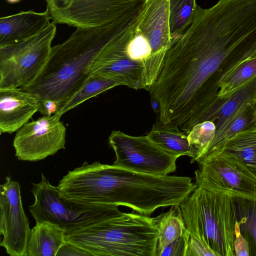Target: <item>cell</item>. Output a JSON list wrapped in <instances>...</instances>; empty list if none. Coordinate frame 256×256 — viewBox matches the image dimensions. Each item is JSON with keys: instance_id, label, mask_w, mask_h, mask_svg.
<instances>
[{"instance_id": "obj_8", "label": "cell", "mask_w": 256, "mask_h": 256, "mask_svg": "<svg viewBox=\"0 0 256 256\" xmlns=\"http://www.w3.org/2000/svg\"><path fill=\"white\" fill-rule=\"evenodd\" d=\"M198 163L196 186L234 199L256 202V174L234 153L222 150Z\"/></svg>"}, {"instance_id": "obj_25", "label": "cell", "mask_w": 256, "mask_h": 256, "mask_svg": "<svg viewBox=\"0 0 256 256\" xmlns=\"http://www.w3.org/2000/svg\"><path fill=\"white\" fill-rule=\"evenodd\" d=\"M234 200L240 232L248 242L250 256H256V202Z\"/></svg>"}, {"instance_id": "obj_10", "label": "cell", "mask_w": 256, "mask_h": 256, "mask_svg": "<svg viewBox=\"0 0 256 256\" xmlns=\"http://www.w3.org/2000/svg\"><path fill=\"white\" fill-rule=\"evenodd\" d=\"M54 24L78 28L104 26L143 8L146 0H45Z\"/></svg>"}, {"instance_id": "obj_30", "label": "cell", "mask_w": 256, "mask_h": 256, "mask_svg": "<svg viewBox=\"0 0 256 256\" xmlns=\"http://www.w3.org/2000/svg\"><path fill=\"white\" fill-rule=\"evenodd\" d=\"M234 234V247L235 255L236 256H250L248 242L242 234L237 220L235 224Z\"/></svg>"}, {"instance_id": "obj_35", "label": "cell", "mask_w": 256, "mask_h": 256, "mask_svg": "<svg viewBox=\"0 0 256 256\" xmlns=\"http://www.w3.org/2000/svg\"></svg>"}, {"instance_id": "obj_18", "label": "cell", "mask_w": 256, "mask_h": 256, "mask_svg": "<svg viewBox=\"0 0 256 256\" xmlns=\"http://www.w3.org/2000/svg\"><path fill=\"white\" fill-rule=\"evenodd\" d=\"M147 136L170 154L177 158L187 156L196 162V152L190 144L188 134L176 124L158 120L153 124Z\"/></svg>"}, {"instance_id": "obj_22", "label": "cell", "mask_w": 256, "mask_h": 256, "mask_svg": "<svg viewBox=\"0 0 256 256\" xmlns=\"http://www.w3.org/2000/svg\"><path fill=\"white\" fill-rule=\"evenodd\" d=\"M120 86H122V84L118 80L90 74L81 89L62 106L58 113L55 114L61 117L66 112L77 106L87 100Z\"/></svg>"}, {"instance_id": "obj_34", "label": "cell", "mask_w": 256, "mask_h": 256, "mask_svg": "<svg viewBox=\"0 0 256 256\" xmlns=\"http://www.w3.org/2000/svg\"><path fill=\"white\" fill-rule=\"evenodd\" d=\"M10 4H16L20 2L21 0H6Z\"/></svg>"}, {"instance_id": "obj_17", "label": "cell", "mask_w": 256, "mask_h": 256, "mask_svg": "<svg viewBox=\"0 0 256 256\" xmlns=\"http://www.w3.org/2000/svg\"><path fill=\"white\" fill-rule=\"evenodd\" d=\"M215 124L214 136L198 162L221 151L225 144L236 133L256 126V106H242Z\"/></svg>"}, {"instance_id": "obj_29", "label": "cell", "mask_w": 256, "mask_h": 256, "mask_svg": "<svg viewBox=\"0 0 256 256\" xmlns=\"http://www.w3.org/2000/svg\"><path fill=\"white\" fill-rule=\"evenodd\" d=\"M187 240V231L173 240L160 253L158 256H184Z\"/></svg>"}, {"instance_id": "obj_6", "label": "cell", "mask_w": 256, "mask_h": 256, "mask_svg": "<svg viewBox=\"0 0 256 256\" xmlns=\"http://www.w3.org/2000/svg\"><path fill=\"white\" fill-rule=\"evenodd\" d=\"M32 186L34 202L29 210L36 222L56 224L66 234L124 214L117 205L88 204L66 198L43 174L41 181Z\"/></svg>"}, {"instance_id": "obj_14", "label": "cell", "mask_w": 256, "mask_h": 256, "mask_svg": "<svg viewBox=\"0 0 256 256\" xmlns=\"http://www.w3.org/2000/svg\"><path fill=\"white\" fill-rule=\"evenodd\" d=\"M134 28L114 39L102 50L91 66L90 74L113 78L122 86L141 89L143 68L130 58L127 50Z\"/></svg>"}, {"instance_id": "obj_16", "label": "cell", "mask_w": 256, "mask_h": 256, "mask_svg": "<svg viewBox=\"0 0 256 256\" xmlns=\"http://www.w3.org/2000/svg\"><path fill=\"white\" fill-rule=\"evenodd\" d=\"M46 10L44 12L22 11L0 18V46L16 44L39 34L50 23Z\"/></svg>"}, {"instance_id": "obj_13", "label": "cell", "mask_w": 256, "mask_h": 256, "mask_svg": "<svg viewBox=\"0 0 256 256\" xmlns=\"http://www.w3.org/2000/svg\"><path fill=\"white\" fill-rule=\"evenodd\" d=\"M30 230L22 204L20 186L7 176L0 186V246L10 256H27Z\"/></svg>"}, {"instance_id": "obj_24", "label": "cell", "mask_w": 256, "mask_h": 256, "mask_svg": "<svg viewBox=\"0 0 256 256\" xmlns=\"http://www.w3.org/2000/svg\"><path fill=\"white\" fill-rule=\"evenodd\" d=\"M197 6L196 0H169V26L174 43L192 22Z\"/></svg>"}, {"instance_id": "obj_9", "label": "cell", "mask_w": 256, "mask_h": 256, "mask_svg": "<svg viewBox=\"0 0 256 256\" xmlns=\"http://www.w3.org/2000/svg\"><path fill=\"white\" fill-rule=\"evenodd\" d=\"M148 52L141 89L148 91L162 69L166 52L174 44L169 26V0H146L134 28Z\"/></svg>"}, {"instance_id": "obj_5", "label": "cell", "mask_w": 256, "mask_h": 256, "mask_svg": "<svg viewBox=\"0 0 256 256\" xmlns=\"http://www.w3.org/2000/svg\"><path fill=\"white\" fill-rule=\"evenodd\" d=\"M180 207L186 230L204 243L212 256H236L234 198L196 186Z\"/></svg>"}, {"instance_id": "obj_1", "label": "cell", "mask_w": 256, "mask_h": 256, "mask_svg": "<svg viewBox=\"0 0 256 256\" xmlns=\"http://www.w3.org/2000/svg\"><path fill=\"white\" fill-rule=\"evenodd\" d=\"M250 42L237 22L198 6L191 24L166 52L149 90L150 100L160 104L159 120L188 133L204 112L210 79Z\"/></svg>"}, {"instance_id": "obj_23", "label": "cell", "mask_w": 256, "mask_h": 256, "mask_svg": "<svg viewBox=\"0 0 256 256\" xmlns=\"http://www.w3.org/2000/svg\"><path fill=\"white\" fill-rule=\"evenodd\" d=\"M222 150L236 155L256 174V126L235 134L225 144Z\"/></svg>"}, {"instance_id": "obj_28", "label": "cell", "mask_w": 256, "mask_h": 256, "mask_svg": "<svg viewBox=\"0 0 256 256\" xmlns=\"http://www.w3.org/2000/svg\"><path fill=\"white\" fill-rule=\"evenodd\" d=\"M212 256L208 248L198 238L187 231V240L184 256Z\"/></svg>"}, {"instance_id": "obj_11", "label": "cell", "mask_w": 256, "mask_h": 256, "mask_svg": "<svg viewBox=\"0 0 256 256\" xmlns=\"http://www.w3.org/2000/svg\"><path fill=\"white\" fill-rule=\"evenodd\" d=\"M116 154L113 164L132 171L168 175L176 168L177 158L163 150L148 136H132L113 130L108 138Z\"/></svg>"}, {"instance_id": "obj_4", "label": "cell", "mask_w": 256, "mask_h": 256, "mask_svg": "<svg viewBox=\"0 0 256 256\" xmlns=\"http://www.w3.org/2000/svg\"><path fill=\"white\" fill-rule=\"evenodd\" d=\"M66 240L91 256H156L153 218L125 213L66 234Z\"/></svg>"}, {"instance_id": "obj_27", "label": "cell", "mask_w": 256, "mask_h": 256, "mask_svg": "<svg viewBox=\"0 0 256 256\" xmlns=\"http://www.w3.org/2000/svg\"><path fill=\"white\" fill-rule=\"evenodd\" d=\"M256 74V57L245 62L228 78L220 88L217 94L216 102L231 94L244 83Z\"/></svg>"}, {"instance_id": "obj_19", "label": "cell", "mask_w": 256, "mask_h": 256, "mask_svg": "<svg viewBox=\"0 0 256 256\" xmlns=\"http://www.w3.org/2000/svg\"><path fill=\"white\" fill-rule=\"evenodd\" d=\"M66 242V231L60 226L49 222H36L30 234L27 256H56Z\"/></svg>"}, {"instance_id": "obj_31", "label": "cell", "mask_w": 256, "mask_h": 256, "mask_svg": "<svg viewBox=\"0 0 256 256\" xmlns=\"http://www.w3.org/2000/svg\"><path fill=\"white\" fill-rule=\"evenodd\" d=\"M38 110L44 116H52L59 112L60 106L56 101L50 98L38 100Z\"/></svg>"}, {"instance_id": "obj_21", "label": "cell", "mask_w": 256, "mask_h": 256, "mask_svg": "<svg viewBox=\"0 0 256 256\" xmlns=\"http://www.w3.org/2000/svg\"><path fill=\"white\" fill-rule=\"evenodd\" d=\"M158 230L156 256L169 244L182 236L186 230L180 205L172 206L166 212L153 218Z\"/></svg>"}, {"instance_id": "obj_15", "label": "cell", "mask_w": 256, "mask_h": 256, "mask_svg": "<svg viewBox=\"0 0 256 256\" xmlns=\"http://www.w3.org/2000/svg\"><path fill=\"white\" fill-rule=\"evenodd\" d=\"M38 110L32 94L20 88H0V134L17 132Z\"/></svg>"}, {"instance_id": "obj_20", "label": "cell", "mask_w": 256, "mask_h": 256, "mask_svg": "<svg viewBox=\"0 0 256 256\" xmlns=\"http://www.w3.org/2000/svg\"><path fill=\"white\" fill-rule=\"evenodd\" d=\"M247 105H256V74L244 83L231 94L217 100L204 120H210L216 123L238 108Z\"/></svg>"}, {"instance_id": "obj_2", "label": "cell", "mask_w": 256, "mask_h": 256, "mask_svg": "<svg viewBox=\"0 0 256 256\" xmlns=\"http://www.w3.org/2000/svg\"><path fill=\"white\" fill-rule=\"evenodd\" d=\"M140 11L136 10L102 26L78 28L64 42L52 47L38 75L20 88L38 100H53L60 108L81 88L102 50L118 36L132 30Z\"/></svg>"}, {"instance_id": "obj_12", "label": "cell", "mask_w": 256, "mask_h": 256, "mask_svg": "<svg viewBox=\"0 0 256 256\" xmlns=\"http://www.w3.org/2000/svg\"><path fill=\"white\" fill-rule=\"evenodd\" d=\"M60 118L43 116L18 130L13 142L17 158L37 162L65 149L66 128Z\"/></svg>"}, {"instance_id": "obj_33", "label": "cell", "mask_w": 256, "mask_h": 256, "mask_svg": "<svg viewBox=\"0 0 256 256\" xmlns=\"http://www.w3.org/2000/svg\"><path fill=\"white\" fill-rule=\"evenodd\" d=\"M151 106L155 112V113H158L160 112V108L159 102L155 100H150Z\"/></svg>"}, {"instance_id": "obj_32", "label": "cell", "mask_w": 256, "mask_h": 256, "mask_svg": "<svg viewBox=\"0 0 256 256\" xmlns=\"http://www.w3.org/2000/svg\"><path fill=\"white\" fill-rule=\"evenodd\" d=\"M91 256L86 251L72 244L66 242L60 248L56 256Z\"/></svg>"}, {"instance_id": "obj_7", "label": "cell", "mask_w": 256, "mask_h": 256, "mask_svg": "<svg viewBox=\"0 0 256 256\" xmlns=\"http://www.w3.org/2000/svg\"><path fill=\"white\" fill-rule=\"evenodd\" d=\"M56 32L53 22L24 40L0 46V88L22 87L40 73L49 56Z\"/></svg>"}, {"instance_id": "obj_3", "label": "cell", "mask_w": 256, "mask_h": 256, "mask_svg": "<svg viewBox=\"0 0 256 256\" xmlns=\"http://www.w3.org/2000/svg\"><path fill=\"white\" fill-rule=\"evenodd\" d=\"M196 186L190 177L142 174L98 162L88 164L79 179L86 202L126 206L147 216L180 205Z\"/></svg>"}, {"instance_id": "obj_26", "label": "cell", "mask_w": 256, "mask_h": 256, "mask_svg": "<svg viewBox=\"0 0 256 256\" xmlns=\"http://www.w3.org/2000/svg\"><path fill=\"white\" fill-rule=\"evenodd\" d=\"M216 128L214 122L206 120L194 125L187 134L189 142L196 152V162H198L213 138Z\"/></svg>"}]
</instances>
